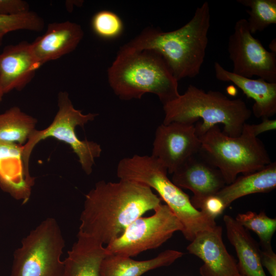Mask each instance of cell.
<instances>
[{
    "instance_id": "cell-1",
    "label": "cell",
    "mask_w": 276,
    "mask_h": 276,
    "mask_svg": "<svg viewBox=\"0 0 276 276\" xmlns=\"http://www.w3.org/2000/svg\"><path fill=\"white\" fill-rule=\"evenodd\" d=\"M160 204V198L144 184L100 180L85 196L78 233L107 245L135 219Z\"/></svg>"
},
{
    "instance_id": "cell-2",
    "label": "cell",
    "mask_w": 276,
    "mask_h": 276,
    "mask_svg": "<svg viewBox=\"0 0 276 276\" xmlns=\"http://www.w3.org/2000/svg\"><path fill=\"white\" fill-rule=\"evenodd\" d=\"M211 14L209 3L198 7L192 18L174 31L147 27L123 47L134 50H151L160 54L178 81L200 73L208 44Z\"/></svg>"
},
{
    "instance_id": "cell-3",
    "label": "cell",
    "mask_w": 276,
    "mask_h": 276,
    "mask_svg": "<svg viewBox=\"0 0 276 276\" xmlns=\"http://www.w3.org/2000/svg\"><path fill=\"white\" fill-rule=\"evenodd\" d=\"M109 86L122 100L140 99L146 93L156 95L163 105L179 95L178 81L158 53L122 46L107 72Z\"/></svg>"
},
{
    "instance_id": "cell-4",
    "label": "cell",
    "mask_w": 276,
    "mask_h": 276,
    "mask_svg": "<svg viewBox=\"0 0 276 276\" xmlns=\"http://www.w3.org/2000/svg\"><path fill=\"white\" fill-rule=\"evenodd\" d=\"M162 124L172 122L194 124L201 136L211 127L221 124L222 132L231 137L239 136L251 110L240 99H231L219 91H205L190 85L183 94L163 105Z\"/></svg>"
},
{
    "instance_id": "cell-5",
    "label": "cell",
    "mask_w": 276,
    "mask_h": 276,
    "mask_svg": "<svg viewBox=\"0 0 276 276\" xmlns=\"http://www.w3.org/2000/svg\"><path fill=\"white\" fill-rule=\"evenodd\" d=\"M167 174V169L151 155L135 154L122 158L117 168L120 179L138 182L157 192L181 222L184 237L191 242L198 233L213 229L217 224L193 205L189 195L175 185Z\"/></svg>"
},
{
    "instance_id": "cell-6",
    "label": "cell",
    "mask_w": 276,
    "mask_h": 276,
    "mask_svg": "<svg viewBox=\"0 0 276 276\" xmlns=\"http://www.w3.org/2000/svg\"><path fill=\"white\" fill-rule=\"evenodd\" d=\"M200 152L221 172L226 185L237 175L260 170L271 163L265 146L245 123L241 134L231 137L218 125L210 128L199 137Z\"/></svg>"
},
{
    "instance_id": "cell-7",
    "label": "cell",
    "mask_w": 276,
    "mask_h": 276,
    "mask_svg": "<svg viewBox=\"0 0 276 276\" xmlns=\"http://www.w3.org/2000/svg\"><path fill=\"white\" fill-rule=\"evenodd\" d=\"M58 111L51 124L42 130L36 129L28 142L23 146L22 158L28 170L30 158L36 145L41 141L54 138L67 144L75 153L83 171L90 175L95 164V159L100 156L101 145L86 139L80 140L77 136V126L84 128L87 123L93 121L98 116L96 113H83L76 109L66 91L58 95Z\"/></svg>"
},
{
    "instance_id": "cell-8",
    "label": "cell",
    "mask_w": 276,
    "mask_h": 276,
    "mask_svg": "<svg viewBox=\"0 0 276 276\" xmlns=\"http://www.w3.org/2000/svg\"><path fill=\"white\" fill-rule=\"evenodd\" d=\"M65 241L53 218L42 221L24 237L13 253L10 276H62Z\"/></svg>"
},
{
    "instance_id": "cell-9",
    "label": "cell",
    "mask_w": 276,
    "mask_h": 276,
    "mask_svg": "<svg viewBox=\"0 0 276 276\" xmlns=\"http://www.w3.org/2000/svg\"><path fill=\"white\" fill-rule=\"evenodd\" d=\"M149 217L133 221L121 235L105 246L107 255L132 257L160 246L182 225L166 204H159Z\"/></svg>"
},
{
    "instance_id": "cell-10",
    "label": "cell",
    "mask_w": 276,
    "mask_h": 276,
    "mask_svg": "<svg viewBox=\"0 0 276 276\" xmlns=\"http://www.w3.org/2000/svg\"><path fill=\"white\" fill-rule=\"evenodd\" d=\"M232 72L251 78L256 76L276 83V54L267 51L250 33L246 19L241 18L235 25L227 43Z\"/></svg>"
},
{
    "instance_id": "cell-11",
    "label": "cell",
    "mask_w": 276,
    "mask_h": 276,
    "mask_svg": "<svg viewBox=\"0 0 276 276\" xmlns=\"http://www.w3.org/2000/svg\"><path fill=\"white\" fill-rule=\"evenodd\" d=\"M201 146L194 124L172 122L157 127L153 143L152 155L172 174L190 157L198 152Z\"/></svg>"
},
{
    "instance_id": "cell-12",
    "label": "cell",
    "mask_w": 276,
    "mask_h": 276,
    "mask_svg": "<svg viewBox=\"0 0 276 276\" xmlns=\"http://www.w3.org/2000/svg\"><path fill=\"white\" fill-rule=\"evenodd\" d=\"M172 174L171 180L175 185L193 192L191 201L194 207L203 199L216 194L226 185L220 170L200 151Z\"/></svg>"
},
{
    "instance_id": "cell-13",
    "label": "cell",
    "mask_w": 276,
    "mask_h": 276,
    "mask_svg": "<svg viewBox=\"0 0 276 276\" xmlns=\"http://www.w3.org/2000/svg\"><path fill=\"white\" fill-rule=\"evenodd\" d=\"M222 228H214L198 233L187 250L202 261L199 268L201 276H237L236 260L227 251L222 240Z\"/></svg>"
},
{
    "instance_id": "cell-14",
    "label": "cell",
    "mask_w": 276,
    "mask_h": 276,
    "mask_svg": "<svg viewBox=\"0 0 276 276\" xmlns=\"http://www.w3.org/2000/svg\"><path fill=\"white\" fill-rule=\"evenodd\" d=\"M40 66L31 43L23 41L5 47L0 53V85L4 94L22 90Z\"/></svg>"
},
{
    "instance_id": "cell-15",
    "label": "cell",
    "mask_w": 276,
    "mask_h": 276,
    "mask_svg": "<svg viewBox=\"0 0 276 276\" xmlns=\"http://www.w3.org/2000/svg\"><path fill=\"white\" fill-rule=\"evenodd\" d=\"M83 30L70 21L48 25L45 32L31 43L33 52L40 65L72 52L81 42Z\"/></svg>"
},
{
    "instance_id": "cell-16",
    "label": "cell",
    "mask_w": 276,
    "mask_h": 276,
    "mask_svg": "<svg viewBox=\"0 0 276 276\" xmlns=\"http://www.w3.org/2000/svg\"><path fill=\"white\" fill-rule=\"evenodd\" d=\"M23 146L0 142V188L25 203L29 199L35 178L22 158Z\"/></svg>"
},
{
    "instance_id": "cell-17",
    "label": "cell",
    "mask_w": 276,
    "mask_h": 276,
    "mask_svg": "<svg viewBox=\"0 0 276 276\" xmlns=\"http://www.w3.org/2000/svg\"><path fill=\"white\" fill-rule=\"evenodd\" d=\"M215 77L219 81L231 82L255 101L252 113L257 118H269L276 113V83L262 79H252L236 75L214 63Z\"/></svg>"
},
{
    "instance_id": "cell-18",
    "label": "cell",
    "mask_w": 276,
    "mask_h": 276,
    "mask_svg": "<svg viewBox=\"0 0 276 276\" xmlns=\"http://www.w3.org/2000/svg\"><path fill=\"white\" fill-rule=\"evenodd\" d=\"M107 255L103 244L78 233L63 261L62 276H100L101 264Z\"/></svg>"
},
{
    "instance_id": "cell-19",
    "label": "cell",
    "mask_w": 276,
    "mask_h": 276,
    "mask_svg": "<svg viewBox=\"0 0 276 276\" xmlns=\"http://www.w3.org/2000/svg\"><path fill=\"white\" fill-rule=\"evenodd\" d=\"M228 241L238 258L239 273L243 276H267L261 260V249L248 231L230 215L223 217Z\"/></svg>"
},
{
    "instance_id": "cell-20",
    "label": "cell",
    "mask_w": 276,
    "mask_h": 276,
    "mask_svg": "<svg viewBox=\"0 0 276 276\" xmlns=\"http://www.w3.org/2000/svg\"><path fill=\"white\" fill-rule=\"evenodd\" d=\"M183 255V252L178 250L167 249L156 257L146 260L107 255L101 264L100 276H141L150 270L170 265Z\"/></svg>"
},
{
    "instance_id": "cell-21",
    "label": "cell",
    "mask_w": 276,
    "mask_h": 276,
    "mask_svg": "<svg viewBox=\"0 0 276 276\" xmlns=\"http://www.w3.org/2000/svg\"><path fill=\"white\" fill-rule=\"evenodd\" d=\"M275 187L276 163L271 162L260 170L237 177L216 195L227 208L239 198L255 193L269 192Z\"/></svg>"
},
{
    "instance_id": "cell-22",
    "label": "cell",
    "mask_w": 276,
    "mask_h": 276,
    "mask_svg": "<svg viewBox=\"0 0 276 276\" xmlns=\"http://www.w3.org/2000/svg\"><path fill=\"white\" fill-rule=\"evenodd\" d=\"M36 119L17 106L0 113V142L24 146L36 129Z\"/></svg>"
},
{
    "instance_id": "cell-23",
    "label": "cell",
    "mask_w": 276,
    "mask_h": 276,
    "mask_svg": "<svg viewBox=\"0 0 276 276\" xmlns=\"http://www.w3.org/2000/svg\"><path fill=\"white\" fill-rule=\"evenodd\" d=\"M237 2L249 9L247 20L252 34L262 32L276 24V0H237Z\"/></svg>"
},
{
    "instance_id": "cell-24",
    "label": "cell",
    "mask_w": 276,
    "mask_h": 276,
    "mask_svg": "<svg viewBox=\"0 0 276 276\" xmlns=\"http://www.w3.org/2000/svg\"><path fill=\"white\" fill-rule=\"evenodd\" d=\"M236 220L245 229L254 232L259 237L262 248L271 245L276 230V219L268 217L264 212L248 211L238 214Z\"/></svg>"
},
{
    "instance_id": "cell-25",
    "label": "cell",
    "mask_w": 276,
    "mask_h": 276,
    "mask_svg": "<svg viewBox=\"0 0 276 276\" xmlns=\"http://www.w3.org/2000/svg\"><path fill=\"white\" fill-rule=\"evenodd\" d=\"M44 27L43 19L31 10L14 15H0V46L5 36L10 32L18 30L40 32Z\"/></svg>"
},
{
    "instance_id": "cell-26",
    "label": "cell",
    "mask_w": 276,
    "mask_h": 276,
    "mask_svg": "<svg viewBox=\"0 0 276 276\" xmlns=\"http://www.w3.org/2000/svg\"><path fill=\"white\" fill-rule=\"evenodd\" d=\"M91 27L95 34L104 39H114L121 35L123 24L114 13L107 10L96 13L91 20Z\"/></svg>"
},
{
    "instance_id": "cell-27",
    "label": "cell",
    "mask_w": 276,
    "mask_h": 276,
    "mask_svg": "<svg viewBox=\"0 0 276 276\" xmlns=\"http://www.w3.org/2000/svg\"><path fill=\"white\" fill-rule=\"evenodd\" d=\"M195 208L200 209V211L215 220L226 208L222 199L216 194L204 198Z\"/></svg>"
},
{
    "instance_id": "cell-28",
    "label": "cell",
    "mask_w": 276,
    "mask_h": 276,
    "mask_svg": "<svg viewBox=\"0 0 276 276\" xmlns=\"http://www.w3.org/2000/svg\"><path fill=\"white\" fill-rule=\"evenodd\" d=\"M30 11L28 3L23 0H0V15H14Z\"/></svg>"
},
{
    "instance_id": "cell-29",
    "label": "cell",
    "mask_w": 276,
    "mask_h": 276,
    "mask_svg": "<svg viewBox=\"0 0 276 276\" xmlns=\"http://www.w3.org/2000/svg\"><path fill=\"white\" fill-rule=\"evenodd\" d=\"M261 260L263 267H265L271 276H276V254L271 246L262 248Z\"/></svg>"
},
{
    "instance_id": "cell-30",
    "label": "cell",
    "mask_w": 276,
    "mask_h": 276,
    "mask_svg": "<svg viewBox=\"0 0 276 276\" xmlns=\"http://www.w3.org/2000/svg\"><path fill=\"white\" fill-rule=\"evenodd\" d=\"M250 128L256 136L268 131L273 130L276 128V120L270 119L269 118H264L262 119V122L258 124H250Z\"/></svg>"
},
{
    "instance_id": "cell-31",
    "label": "cell",
    "mask_w": 276,
    "mask_h": 276,
    "mask_svg": "<svg viewBox=\"0 0 276 276\" xmlns=\"http://www.w3.org/2000/svg\"><path fill=\"white\" fill-rule=\"evenodd\" d=\"M269 48L271 52L276 54V39L275 38L270 42Z\"/></svg>"
},
{
    "instance_id": "cell-32",
    "label": "cell",
    "mask_w": 276,
    "mask_h": 276,
    "mask_svg": "<svg viewBox=\"0 0 276 276\" xmlns=\"http://www.w3.org/2000/svg\"><path fill=\"white\" fill-rule=\"evenodd\" d=\"M4 93L2 91V89L1 88V85H0V103L2 102V100H3V96H4Z\"/></svg>"
},
{
    "instance_id": "cell-33",
    "label": "cell",
    "mask_w": 276,
    "mask_h": 276,
    "mask_svg": "<svg viewBox=\"0 0 276 276\" xmlns=\"http://www.w3.org/2000/svg\"><path fill=\"white\" fill-rule=\"evenodd\" d=\"M237 276H243V275H241V274L239 273V274H238Z\"/></svg>"
}]
</instances>
